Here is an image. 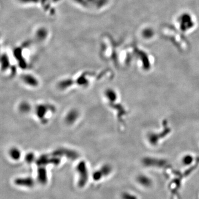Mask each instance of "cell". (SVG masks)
Here are the masks:
<instances>
[{
	"mask_svg": "<svg viewBox=\"0 0 199 199\" xmlns=\"http://www.w3.org/2000/svg\"><path fill=\"white\" fill-rule=\"evenodd\" d=\"M8 154L11 158L14 160H18L21 157V152L20 149L16 147L10 148L8 151Z\"/></svg>",
	"mask_w": 199,
	"mask_h": 199,
	"instance_id": "obj_5",
	"label": "cell"
},
{
	"mask_svg": "<svg viewBox=\"0 0 199 199\" xmlns=\"http://www.w3.org/2000/svg\"><path fill=\"white\" fill-rule=\"evenodd\" d=\"M15 184L20 186L26 188H32L35 185V181L32 178H18L15 180Z\"/></svg>",
	"mask_w": 199,
	"mask_h": 199,
	"instance_id": "obj_2",
	"label": "cell"
},
{
	"mask_svg": "<svg viewBox=\"0 0 199 199\" xmlns=\"http://www.w3.org/2000/svg\"><path fill=\"white\" fill-rule=\"evenodd\" d=\"M154 35V32L153 30L150 28H147L143 30V35L145 38H152Z\"/></svg>",
	"mask_w": 199,
	"mask_h": 199,
	"instance_id": "obj_8",
	"label": "cell"
},
{
	"mask_svg": "<svg viewBox=\"0 0 199 199\" xmlns=\"http://www.w3.org/2000/svg\"><path fill=\"white\" fill-rule=\"evenodd\" d=\"M25 160L28 163H32L35 160V155L32 153H30L29 154L26 155L25 157Z\"/></svg>",
	"mask_w": 199,
	"mask_h": 199,
	"instance_id": "obj_9",
	"label": "cell"
},
{
	"mask_svg": "<svg viewBox=\"0 0 199 199\" xmlns=\"http://www.w3.org/2000/svg\"><path fill=\"white\" fill-rule=\"evenodd\" d=\"M76 170L79 174V180H78V186L79 188H83L87 183L89 174L87 169L86 163L84 161L80 162L76 167Z\"/></svg>",
	"mask_w": 199,
	"mask_h": 199,
	"instance_id": "obj_1",
	"label": "cell"
},
{
	"mask_svg": "<svg viewBox=\"0 0 199 199\" xmlns=\"http://www.w3.org/2000/svg\"><path fill=\"white\" fill-rule=\"evenodd\" d=\"M37 179L38 181L40 184H47L48 181V176H47V171L45 169V168L43 166H40L38 169V175Z\"/></svg>",
	"mask_w": 199,
	"mask_h": 199,
	"instance_id": "obj_3",
	"label": "cell"
},
{
	"mask_svg": "<svg viewBox=\"0 0 199 199\" xmlns=\"http://www.w3.org/2000/svg\"><path fill=\"white\" fill-rule=\"evenodd\" d=\"M103 177H104V175L102 174L100 170L95 171L92 174V178L95 181H99L100 179H102Z\"/></svg>",
	"mask_w": 199,
	"mask_h": 199,
	"instance_id": "obj_7",
	"label": "cell"
},
{
	"mask_svg": "<svg viewBox=\"0 0 199 199\" xmlns=\"http://www.w3.org/2000/svg\"><path fill=\"white\" fill-rule=\"evenodd\" d=\"M22 81L30 86L36 87L38 85V80L32 75H24L22 76Z\"/></svg>",
	"mask_w": 199,
	"mask_h": 199,
	"instance_id": "obj_4",
	"label": "cell"
},
{
	"mask_svg": "<svg viewBox=\"0 0 199 199\" xmlns=\"http://www.w3.org/2000/svg\"><path fill=\"white\" fill-rule=\"evenodd\" d=\"M100 170L101 171L102 174H103L104 176H105L110 174L111 171V168L110 167L109 165H104L101 168V169Z\"/></svg>",
	"mask_w": 199,
	"mask_h": 199,
	"instance_id": "obj_6",
	"label": "cell"
}]
</instances>
